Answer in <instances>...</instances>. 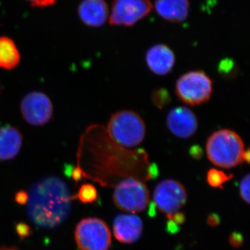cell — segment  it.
<instances>
[{"label": "cell", "mask_w": 250, "mask_h": 250, "mask_svg": "<svg viewBox=\"0 0 250 250\" xmlns=\"http://www.w3.org/2000/svg\"><path fill=\"white\" fill-rule=\"evenodd\" d=\"M142 220L134 213L120 214L113 222V232L118 241L125 244L136 243L142 235Z\"/></svg>", "instance_id": "cell-11"}, {"label": "cell", "mask_w": 250, "mask_h": 250, "mask_svg": "<svg viewBox=\"0 0 250 250\" xmlns=\"http://www.w3.org/2000/svg\"><path fill=\"white\" fill-rule=\"evenodd\" d=\"M175 91L184 104L197 106L210 100L213 93V82L204 72H188L177 80Z\"/></svg>", "instance_id": "cell-4"}, {"label": "cell", "mask_w": 250, "mask_h": 250, "mask_svg": "<svg viewBox=\"0 0 250 250\" xmlns=\"http://www.w3.org/2000/svg\"><path fill=\"white\" fill-rule=\"evenodd\" d=\"M0 250H18L14 248H0Z\"/></svg>", "instance_id": "cell-32"}, {"label": "cell", "mask_w": 250, "mask_h": 250, "mask_svg": "<svg viewBox=\"0 0 250 250\" xmlns=\"http://www.w3.org/2000/svg\"><path fill=\"white\" fill-rule=\"evenodd\" d=\"M113 200L120 209L131 213H139L147 207L149 190L146 184L139 179H125L117 184Z\"/></svg>", "instance_id": "cell-5"}, {"label": "cell", "mask_w": 250, "mask_h": 250, "mask_svg": "<svg viewBox=\"0 0 250 250\" xmlns=\"http://www.w3.org/2000/svg\"><path fill=\"white\" fill-rule=\"evenodd\" d=\"M75 240L82 250H108L111 243V231L103 220L85 218L77 225Z\"/></svg>", "instance_id": "cell-6"}, {"label": "cell", "mask_w": 250, "mask_h": 250, "mask_svg": "<svg viewBox=\"0 0 250 250\" xmlns=\"http://www.w3.org/2000/svg\"><path fill=\"white\" fill-rule=\"evenodd\" d=\"M167 126L177 137L188 139L198 128L197 117L187 106H179L171 109L167 116Z\"/></svg>", "instance_id": "cell-10"}, {"label": "cell", "mask_w": 250, "mask_h": 250, "mask_svg": "<svg viewBox=\"0 0 250 250\" xmlns=\"http://www.w3.org/2000/svg\"><path fill=\"white\" fill-rule=\"evenodd\" d=\"M27 1H29L32 6L45 7V6L53 5L57 0H27Z\"/></svg>", "instance_id": "cell-23"}, {"label": "cell", "mask_w": 250, "mask_h": 250, "mask_svg": "<svg viewBox=\"0 0 250 250\" xmlns=\"http://www.w3.org/2000/svg\"><path fill=\"white\" fill-rule=\"evenodd\" d=\"M153 197L158 209L168 216L183 208L188 195L185 187L178 181L165 179L157 184Z\"/></svg>", "instance_id": "cell-7"}, {"label": "cell", "mask_w": 250, "mask_h": 250, "mask_svg": "<svg viewBox=\"0 0 250 250\" xmlns=\"http://www.w3.org/2000/svg\"><path fill=\"white\" fill-rule=\"evenodd\" d=\"M168 220H172L174 223L177 224V225H182L185 222V215L184 213H181V212H177V213H174L170 215L167 216Z\"/></svg>", "instance_id": "cell-24"}, {"label": "cell", "mask_w": 250, "mask_h": 250, "mask_svg": "<svg viewBox=\"0 0 250 250\" xmlns=\"http://www.w3.org/2000/svg\"><path fill=\"white\" fill-rule=\"evenodd\" d=\"M15 199H16V201L20 205H25V204H27L28 200V193L24 190H20L16 193Z\"/></svg>", "instance_id": "cell-25"}, {"label": "cell", "mask_w": 250, "mask_h": 250, "mask_svg": "<svg viewBox=\"0 0 250 250\" xmlns=\"http://www.w3.org/2000/svg\"><path fill=\"white\" fill-rule=\"evenodd\" d=\"M229 242L233 248H238L243 245V237L240 233L233 232L230 235L229 238Z\"/></svg>", "instance_id": "cell-22"}, {"label": "cell", "mask_w": 250, "mask_h": 250, "mask_svg": "<svg viewBox=\"0 0 250 250\" xmlns=\"http://www.w3.org/2000/svg\"><path fill=\"white\" fill-rule=\"evenodd\" d=\"M151 98L154 106L160 109H162L166 105L168 104L171 100L170 93L165 88H158L154 90Z\"/></svg>", "instance_id": "cell-19"}, {"label": "cell", "mask_w": 250, "mask_h": 250, "mask_svg": "<svg viewBox=\"0 0 250 250\" xmlns=\"http://www.w3.org/2000/svg\"><path fill=\"white\" fill-rule=\"evenodd\" d=\"M152 9L149 0H115L109 22L112 25L132 26Z\"/></svg>", "instance_id": "cell-9"}, {"label": "cell", "mask_w": 250, "mask_h": 250, "mask_svg": "<svg viewBox=\"0 0 250 250\" xmlns=\"http://www.w3.org/2000/svg\"><path fill=\"white\" fill-rule=\"evenodd\" d=\"M155 6L161 17L171 22H183L188 14V0H156Z\"/></svg>", "instance_id": "cell-15"}, {"label": "cell", "mask_w": 250, "mask_h": 250, "mask_svg": "<svg viewBox=\"0 0 250 250\" xmlns=\"http://www.w3.org/2000/svg\"><path fill=\"white\" fill-rule=\"evenodd\" d=\"M250 174H246L240 182V195L243 200L250 203Z\"/></svg>", "instance_id": "cell-21"}, {"label": "cell", "mask_w": 250, "mask_h": 250, "mask_svg": "<svg viewBox=\"0 0 250 250\" xmlns=\"http://www.w3.org/2000/svg\"><path fill=\"white\" fill-rule=\"evenodd\" d=\"M21 113L27 123L33 126L47 124L53 116V104L46 94L33 91L27 94L21 104Z\"/></svg>", "instance_id": "cell-8"}, {"label": "cell", "mask_w": 250, "mask_h": 250, "mask_svg": "<svg viewBox=\"0 0 250 250\" xmlns=\"http://www.w3.org/2000/svg\"><path fill=\"white\" fill-rule=\"evenodd\" d=\"M107 131L118 144L125 147H134L143 142L146 128L142 118L137 113L125 110L112 115Z\"/></svg>", "instance_id": "cell-3"}, {"label": "cell", "mask_w": 250, "mask_h": 250, "mask_svg": "<svg viewBox=\"0 0 250 250\" xmlns=\"http://www.w3.org/2000/svg\"><path fill=\"white\" fill-rule=\"evenodd\" d=\"M243 161L249 164L250 163V149L245 150L244 154H243Z\"/></svg>", "instance_id": "cell-31"}, {"label": "cell", "mask_w": 250, "mask_h": 250, "mask_svg": "<svg viewBox=\"0 0 250 250\" xmlns=\"http://www.w3.org/2000/svg\"><path fill=\"white\" fill-rule=\"evenodd\" d=\"M71 175L75 182H79L83 176V170L81 169L80 167H75V168L72 169Z\"/></svg>", "instance_id": "cell-28"}, {"label": "cell", "mask_w": 250, "mask_h": 250, "mask_svg": "<svg viewBox=\"0 0 250 250\" xmlns=\"http://www.w3.org/2000/svg\"><path fill=\"white\" fill-rule=\"evenodd\" d=\"M245 150L241 136L230 129L215 131L206 144L208 159L212 164L223 168H233L241 164Z\"/></svg>", "instance_id": "cell-2"}, {"label": "cell", "mask_w": 250, "mask_h": 250, "mask_svg": "<svg viewBox=\"0 0 250 250\" xmlns=\"http://www.w3.org/2000/svg\"><path fill=\"white\" fill-rule=\"evenodd\" d=\"M21 62V54L12 39L0 36V67L13 70Z\"/></svg>", "instance_id": "cell-16"}, {"label": "cell", "mask_w": 250, "mask_h": 250, "mask_svg": "<svg viewBox=\"0 0 250 250\" xmlns=\"http://www.w3.org/2000/svg\"><path fill=\"white\" fill-rule=\"evenodd\" d=\"M98 196V193L97 189L93 185L90 184H83L80 187L78 195H77L79 200L85 204L93 203L96 201Z\"/></svg>", "instance_id": "cell-18"}, {"label": "cell", "mask_w": 250, "mask_h": 250, "mask_svg": "<svg viewBox=\"0 0 250 250\" xmlns=\"http://www.w3.org/2000/svg\"><path fill=\"white\" fill-rule=\"evenodd\" d=\"M146 62L151 71L159 76H164L173 68L175 57L167 46L156 45L147 51Z\"/></svg>", "instance_id": "cell-12"}, {"label": "cell", "mask_w": 250, "mask_h": 250, "mask_svg": "<svg viewBox=\"0 0 250 250\" xmlns=\"http://www.w3.org/2000/svg\"><path fill=\"white\" fill-rule=\"evenodd\" d=\"M22 146V136L17 128L10 125L0 128V161L14 159Z\"/></svg>", "instance_id": "cell-14"}, {"label": "cell", "mask_w": 250, "mask_h": 250, "mask_svg": "<svg viewBox=\"0 0 250 250\" xmlns=\"http://www.w3.org/2000/svg\"><path fill=\"white\" fill-rule=\"evenodd\" d=\"M233 177L232 174H226L223 171L211 168L207 174V181L210 187L223 189V185Z\"/></svg>", "instance_id": "cell-17"}, {"label": "cell", "mask_w": 250, "mask_h": 250, "mask_svg": "<svg viewBox=\"0 0 250 250\" xmlns=\"http://www.w3.org/2000/svg\"><path fill=\"white\" fill-rule=\"evenodd\" d=\"M218 72L222 76L227 77H233L236 73V63L231 59H225L222 60L218 65Z\"/></svg>", "instance_id": "cell-20"}, {"label": "cell", "mask_w": 250, "mask_h": 250, "mask_svg": "<svg viewBox=\"0 0 250 250\" xmlns=\"http://www.w3.org/2000/svg\"><path fill=\"white\" fill-rule=\"evenodd\" d=\"M179 230V225L174 223L172 220H169L167 223V231L171 233L177 232Z\"/></svg>", "instance_id": "cell-30"}, {"label": "cell", "mask_w": 250, "mask_h": 250, "mask_svg": "<svg viewBox=\"0 0 250 250\" xmlns=\"http://www.w3.org/2000/svg\"><path fill=\"white\" fill-rule=\"evenodd\" d=\"M17 231L18 234L23 238V237L27 236L29 235V229L27 225L19 224L17 226Z\"/></svg>", "instance_id": "cell-27"}, {"label": "cell", "mask_w": 250, "mask_h": 250, "mask_svg": "<svg viewBox=\"0 0 250 250\" xmlns=\"http://www.w3.org/2000/svg\"><path fill=\"white\" fill-rule=\"evenodd\" d=\"M207 223L210 227H216L218 226L219 224L220 223V218L218 215L213 213L208 215L207 218Z\"/></svg>", "instance_id": "cell-26"}, {"label": "cell", "mask_w": 250, "mask_h": 250, "mask_svg": "<svg viewBox=\"0 0 250 250\" xmlns=\"http://www.w3.org/2000/svg\"><path fill=\"white\" fill-rule=\"evenodd\" d=\"M27 193L28 215L39 228H58L70 215L72 197L67 184L59 177L40 179Z\"/></svg>", "instance_id": "cell-1"}, {"label": "cell", "mask_w": 250, "mask_h": 250, "mask_svg": "<svg viewBox=\"0 0 250 250\" xmlns=\"http://www.w3.org/2000/svg\"><path fill=\"white\" fill-rule=\"evenodd\" d=\"M190 153L192 157L195 158V159H200L202 156L201 148L199 147V146H195L192 147L191 149H190Z\"/></svg>", "instance_id": "cell-29"}, {"label": "cell", "mask_w": 250, "mask_h": 250, "mask_svg": "<svg viewBox=\"0 0 250 250\" xmlns=\"http://www.w3.org/2000/svg\"><path fill=\"white\" fill-rule=\"evenodd\" d=\"M108 6L103 0H84L79 6L78 13L82 22L93 27L103 26L108 16Z\"/></svg>", "instance_id": "cell-13"}]
</instances>
